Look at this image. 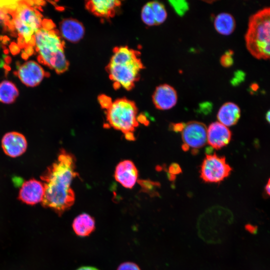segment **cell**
<instances>
[{
    "instance_id": "1",
    "label": "cell",
    "mask_w": 270,
    "mask_h": 270,
    "mask_svg": "<svg viewBox=\"0 0 270 270\" xmlns=\"http://www.w3.org/2000/svg\"><path fill=\"white\" fill-rule=\"evenodd\" d=\"M76 168L74 156L62 149L57 160L40 176L44 186V207L60 215L74 204L75 194L71 184L78 176Z\"/></svg>"
},
{
    "instance_id": "2",
    "label": "cell",
    "mask_w": 270,
    "mask_h": 270,
    "mask_svg": "<svg viewBox=\"0 0 270 270\" xmlns=\"http://www.w3.org/2000/svg\"><path fill=\"white\" fill-rule=\"evenodd\" d=\"M143 68L138 52L127 46L116 48L108 64L110 79L116 86L131 89Z\"/></svg>"
},
{
    "instance_id": "3",
    "label": "cell",
    "mask_w": 270,
    "mask_h": 270,
    "mask_svg": "<svg viewBox=\"0 0 270 270\" xmlns=\"http://www.w3.org/2000/svg\"><path fill=\"white\" fill-rule=\"evenodd\" d=\"M244 39L253 56L270 58V6L259 10L250 17Z\"/></svg>"
},
{
    "instance_id": "4",
    "label": "cell",
    "mask_w": 270,
    "mask_h": 270,
    "mask_svg": "<svg viewBox=\"0 0 270 270\" xmlns=\"http://www.w3.org/2000/svg\"><path fill=\"white\" fill-rule=\"evenodd\" d=\"M36 50L40 55L38 61L54 69L58 73L67 70L68 62L66 58L64 42L58 32L54 30H38L35 34Z\"/></svg>"
},
{
    "instance_id": "5",
    "label": "cell",
    "mask_w": 270,
    "mask_h": 270,
    "mask_svg": "<svg viewBox=\"0 0 270 270\" xmlns=\"http://www.w3.org/2000/svg\"><path fill=\"white\" fill-rule=\"evenodd\" d=\"M106 110L108 124L124 134L127 140H134V132L138 126L135 103L125 98H120L112 102Z\"/></svg>"
},
{
    "instance_id": "6",
    "label": "cell",
    "mask_w": 270,
    "mask_h": 270,
    "mask_svg": "<svg viewBox=\"0 0 270 270\" xmlns=\"http://www.w3.org/2000/svg\"><path fill=\"white\" fill-rule=\"evenodd\" d=\"M232 170L224 156L207 154L200 166V178L207 182H218L228 177Z\"/></svg>"
},
{
    "instance_id": "7",
    "label": "cell",
    "mask_w": 270,
    "mask_h": 270,
    "mask_svg": "<svg viewBox=\"0 0 270 270\" xmlns=\"http://www.w3.org/2000/svg\"><path fill=\"white\" fill-rule=\"evenodd\" d=\"M182 139L184 144L194 150L204 146L207 141L206 126L199 122L191 121L186 124L182 131Z\"/></svg>"
},
{
    "instance_id": "8",
    "label": "cell",
    "mask_w": 270,
    "mask_h": 270,
    "mask_svg": "<svg viewBox=\"0 0 270 270\" xmlns=\"http://www.w3.org/2000/svg\"><path fill=\"white\" fill-rule=\"evenodd\" d=\"M44 194V186L42 182L31 178L22 185L18 198L26 204L34 205L42 202Z\"/></svg>"
},
{
    "instance_id": "9",
    "label": "cell",
    "mask_w": 270,
    "mask_h": 270,
    "mask_svg": "<svg viewBox=\"0 0 270 270\" xmlns=\"http://www.w3.org/2000/svg\"><path fill=\"white\" fill-rule=\"evenodd\" d=\"M28 146L24 135L17 132L6 133L2 139V147L4 154L11 158H16L25 152Z\"/></svg>"
},
{
    "instance_id": "10",
    "label": "cell",
    "mask_w": 270,
    "mask_h": 270,
    "mask_svg": "<svg viewBox=\"0 0 270 270\" xmlns=\"http://www.w3.org/2000/svg\"><path fill=\"white\" fill-rule=\"evenodd\" d=\"M11 15L16 16L24 24L35 32L42 28V14L36 8L28 6L25 1H18V6Z\"/></svg>"
},
{
    "instance_id": "11",
    "label": "cell",
    "mask_w": 270,
    "mask_h": 270,
    "mask_svg": "<svg viewBox=\"0 0 270 270\" xmlns=\"http://www.w3.org/2000/svg\"><path fill=\"white\" fill-rule=\"evenodd\" d=\"M178 96L174 88L168 84L157 86L152 95V102L158 110H166L174 107L176 104Z\"/></svg>"
},
{
    "instance_id": "12",
    "label": "cell",
    "mask_w": 270,
    "mask_h": 270,
    "mask_svg": "<svg viewBox=\"0 0 270 270\" xmlns=\"http://www.w3.org/2000/svg\"><path fill=\"white\" fill-rule=\"evenodd\" d=\"M138 177V170L134 163L130 160H124L120 162L116 168L114 178L125 188H133Z\"/></svg>"
},
{
    "instance_id": "13",
    "label": "cell",
    "mask_w": 270,
    "mask_h": 270,
    "mask_svg": "<svg viewBox=\"0 0 270 270\" xmlns=\"http://www.w3.org/2000/svg\"><path fill=\"white\" fill-rule=\"evenodd\" d=\"M232 137L230 130L220 122L212 123L207 130V140L208 144L216 150L227 145Z\"/></svg>"
},
{
    "instance_id": "14",
    "label": "cell",
    "mask_w": 270,
    "mask_h": 270,
    "mask_svg": "<svg viewBox=\"0 0 270 270\" xmlns=\"http://www.w3.org/2000/svg\"><path fill=\"white\" fill-rule=\"evenodd\" d=\"M18 76L26 86L34 87L38 85L46 76L45 72L38 64L28 61L18 68Z\"/></svg>"
},
{
    "instance_id": "15",
    "label": "cell",
    "mask_w": 270,
    "mask_h": 270,
    "mask_svg": "<svg viewBox=\"0 0 270 270\" xmlns=\"http://www.w3.org/2000/svg\"><path fill=\"white\" fill-rule=\"evenodd\" d=\"M60 34L66 40L76 42L81 40L84 34L83 25L78 20L68 18L64 20L60 25Z\"/></svg>"
},
{
    "instance_id": "16",
    "label": "cell",
    "mask_w": 270,
    "mask_h": 270,
    "mask_svg": "<svg viewBox=\"0 0 270 270\" xmlns=\"http://www.w3.org/2000/svg\"><path fill=\"white\" fill-rule=\"evenodd\" d=\"M240 116L238 106L232 102L224 104L219 109L217 118L220 123L226 126L236 124Z\"/></svg>"
},
{
    "instance_id": "17",
    "label": "cell",
    "mask_w": 270,
    "mask_h": 270,
    "mask_svg": "<svg viewBox=\"0 0 270 270\" xmlns=\"http://www.w3.org/2000/svg\"><path fill=\"white\" fill-rule=\"evenodd\" d=\"M86 5L88 10L96 15L108 18L113 14L116 8L120 5V2L115 0H93L88 1Z\"/></svg>"
},
{
    "instance_id": "18",
    "label": "cell",
    "mask_w": 270,
    "mask_h": 270,
    "mask_svg": "<svg viewBox=\"0 0 270 270\" xmlns=\"http://www.w3.org/2000/svg\"><path fill=\"white\" fill-rule=\"evenodd\" d=\"M72 226L76 234L80 236H89L95 229V221L90 214L83 213L75 218Z\"/></svg>"
},
{
    "instance_id": "19",
    "label": "cell",
    "mask_w": 270,
    "mask_h": 270,
    "mask_svg": "<svg viewBox=\"0 0 270 270\" xmlns=\"http://www.w3.org/2000/svg\"><path fill=\"white\" fill-rule=\"evenodd\" d=\"M214 26L219 34L224 36L230 35L236 27L234 18L228 13H220L214 19Z\"/></svg>"
},
{
    "instance_id": "20",
    "label": "cell",
    "mask_w": 270,
    "mask_h": 270,
    "mask_svg": "<svg viewBox=\"0 0 270 270\" xmlns=\"http://www.w3.org/2000/svg\"><path fill=\"white\" fill-rule=\"evenodd\" d=\"M18 96V91L15 85L8 80L0 83V102L4 104L12 103Z\"/></svg>"
},
{
    "instance_id": "21",
    "label": "cell",
    "mask_w": 270,
    "mask_h": 270,
    "mask_svg": "<svg viewBox=\"0 0 270 270\" xmlns=\"http://www.w3.org/2000/svg\"><path fill=\"white\" fill-rule=\"evenodd\" d=\"M154 14L156 25L162 24L167 18V13L164 6L157 1L150 2Z\"/></svg>"
},
{
    "instance_id": "22",
    "label": "cell",
    "mask_w": 270,
    "mask_h": 270,
    "mask_svg": "<svg viewBox=\"0 0 270 270\" xmlns=\"http://www.w3.org/2000/svg\"><path fill=\"white\" fill-rule=\"evenodd\" d=\"M141 18L142 22L148 26L156 25L154 14L150 2L143 6L141 12Z\"/></svg>"
},
{
    "instance_id": "23",
    "label": "cell",
    "mask_w": 270,
    "mask_h": 270,
    "mask_svg": "<svg viewBox=\"0 0 270 270\" xmlns=\"http://www.w3.org/2000/svg\"><path fill=\"white\" fill-rule=\"evenodd\" d=\"M138 182L144 192L148 193L152 196L157 195L156 189L160 187V182L150 180H140Z\"/></svg>"
},
{
    "instance_id": "24",
    "label": "cell",
    "mask_w": 270,
    "mask_h": 270,
    "mask_svg": "<svg viewBox=\"0 0 270 270\" xmlns=\"http://www.w3.org/2000/svg\"><path fill=\"white\" fill-rule=\"evenodd\" d=\"M169 2L175 12L180 16H182L188 9V4L185 0H170Z\"/></svg>"
},
{
    "instance_id": "25",
    "label": "cell",
    "mask_w": 270,
    "mask_h": 270,
    "mask_svg": "<svg viewBox=\"0 0 270 270\" xmlns=\"http://www.w3.org/2000/svg\"><path fill=\"white\" fill-rule=\"evenodd\" d=\"M232 52L228 50L222 56L220 60L221 64L226 68L231 66L233 64Z\"/></svg>"
},
{
    "instance_id": "26",
    "label": "cell",
    "mask_w": 270,
    "mask_h": 270,
    "mask_svg": "<svg viewBox=\"0 0 270 270\" xmlns=\"http://www.w3.org/2000/svg\"><path fill=\"white\" fill-rule=\"evenodd\" d=\"M117 270H140V267L132 262H124L121 264Z\"/></svg>"
},
{
    "instance_id": "27",
    "label": "cell",
    "mask_w": 270,
    "mask_h": 270,
    "mask_svg": "<svg viewBox=\"0 0 270 270\" xmlns=\"http://www.w3.org/2000/svg\"><path fill=\"white\" fill-rule=\"evenodd\" d=\"M100 104L104 108L108 110L112 104L110 98L106 96H101L98 98Z\"/></svg>"
},
{
    "instance_id": "28",
    "label": "cell",
    "mask_w": 270,
    "mask_h": 270,
    "mask_svg": "<svg viewBox=\"0 0 270 270\" xmlns=\"http://www.w3.org/2000/svg\"><path fill=\"white\" fill-rule=\"evenodd\" d=\"M169 174L175 176L182 172L180 166L176 163H173L170 165L168 168Z\"/></svg>"
},
{
    "instance_id": "29",
    "label": "cell",
    "mask_w": 270,
    "mask_h": 270,
    "mask_svg": "<svg viewBox=\"0 0 270 270\" xmlns=\"http://www.w3.org/2000/svg\"><path fill=\"white\" fill-rule=\"evenodd\" d=\"M42 28L46 30H53L54 24L51 20L44 19L42 20Z\"/></svg>"
},
{
    "instance_id": "30",
    "label": "cell",
    "mask_w": 270,
    "mask_h": 270,
    "mask_svg": "<svg viewBox=\"0 0 270 270\" xmlns=\"http://www.w3.org/2000/svg\"><path fill=\"white\" fill-rule=\"evenodd\" d=\"M186 124L184 123L172 124L170 128L175 132H180L183 130Z\"/></svg>"
},
{
    "instance_id": "31",
    "label": "cell",
    "mask_w": 270,
    "mask_h": 270,
    "mask_svg": "<svg viewBox=\"0 0 270 270\" xmlns=\"http://www.w3.org/2000/svg\"><path fill=\"white\" fill-rule=\"evenodd\" d=\"M9 48L12 54L13 55H16L20 52V48L15 42H11Z\"/></svg>"
},
{
    "instance_id": "32",
    "label": "cell",
    "mask_w": 270,
    "mask_h": 270,
    "mask_svg": "<svg viewBox=\"0 0 270 270\" xmlns=\"http://www.w3.org/2000/svg\"><path fill=\"white\" fill-rule=\"evenodd\" d=\"M244 74L242 72H237L235 75L234 78L232 80V84H236L238 82H240L241 80H244Z\"/></svg>"
},
{
    "instance_id": "33",
    "label": "cell",
    "mask_w": 270,
    "mask_h": 270,
    "mask_svg": "<svg viewBox=\"0 0 270 270\" xmlns=\"http://www.w3.org/2000/svg\"><path fill=\"white\" fill-rule=\"evenodd\" d=\"M18 45L20 48H25L28 46L24 38L22 37H19L18 38Z\"/></svg>"
},
{
    "instance_id": "34",
    "label": "cell",
    "mask_w": 270,
    "mask_h": 270,
    "mask_svg": "<svg viewBox=\"0 0 270 270\" xmlns=\"http://www.w3.org/2000/svg\"><path fill=\"white\" fill-rule=\"evenodd\" d=\"M24 51L28 56H31L34 54V50L32 46L28 45L24 48Z\"/></svg>"
},
{
    "instance_id": "35",
    "label": "cell",
    "mask_w": 270,
    "mask_h": 270,
    "mask_svg": "<svg viewBox=\"0 0 270 270\" xmlns=\"http://www.w3.org/2000/svg\"><path fill=\"white\" fill-rule=\"evenodd\" d=\"M137 120L138 121H139L140 122L146 126L148 124V121L144 116H140L137 118Z\"/></svg>"
},
{
    "instance_id": "36",
    "label": "cell",
    "mask_w": 270,
    "mask_h": 270,
    "mask_svg": "<svg viewBox=\"0 0 270 270\" xmlns=\"http://www.w3.org/2000/svg\"><path fill=\"white\" fill-rule=\"evenodd\" d=\"M76 270H99L97 268L92 266H84L79 268Z\"/></svg>"
},
{
    "instance_id": "37",
    "label": "cell",
    "mask_w": 270,
    "mask_h": 270,
    "mask_svg": "<svg viewBox=\"0 0 270 270\" xmlns=\"http://www.w3.org/2000/svg\"><path fill=\"white\" fill-rule=\"evenodd\" d=\"M28 45L30 46H36V38H35V36L32 35V36L31 39L28 42Z\"/></svg>"
},
{
    "instance_id": "38",
    "label": "cell",
    "mask_w": 270,
    "mask_h": 270,
    "mask_svg": "<svg viewBox=\"0 0 270 270\" xmlns=\"http://www.w3.org/2000/svg\"><path fill=\"white\" fill-rule=\"evenodd\" d=\"M265 191L266 194L270 196V178L268 179V182L265 186Z\"/></svg>"
},
{
    "instance_id": "39",
    "label": "cell",
    "mask_w": 270,
    "mask_h": 270,
    "mask_svg": "<svg viewBox=\"0 0 270 270\" xmlns=\"http://www.w3.org/2000/svg\"><path fill=\"white\" fill-rule=\"evenodd\" d=\"M2 58L4 60V62H6V64H10L12 62V58L10 56L3 54Z\"/></svg>"
},
{
    "instance_id": "40",
    "label": "cell",
    "mask_w": 270,
    "mask_h": 270,
    "mask_svg": "<svg viewBox=\"0 0 270 270\" xmlns=\"http://www.w3.org/2000/svg\"><path fill=\"white\" fill-rule=\"evenodd\" d=\"M34 4L37 6H44L46 4V2L43 0H34Z\"/></svg>"
},
{
    "instance_id": "41",
    "label": "cell",
    "mask_w": 270,
    "mask_h": 270,
    "mask_svg": "<svg viewBox=\"0 0 270 270\" xmlns=\"http://www.w3.org/2000/svg\"><path fill=\"white\" fill-rule=\"evenodd\" d=\"M21 56L22 58L24 60H27L29 56L24 50H22Z\"/></svg>"
},
{
    "instance_id": "42",
    "label": "cell",
    "mask_w": 270,
    "mask_h": 270,
    "mask_svg": "<svg viewBox=\"0 0 270 270\" xmlns=\"http://www.w3.org/2000/svg\"><path fill=\"white\" fill-rule=\"evenodd\" d=\"M266 118L267 122L270 124V109L266 113Z\"/></svg>"
},
{
    "instance_id": "43",
    "label": "cell",
    "mask_w": 270,
    "mask_h": 270,
    "mask_svg": "<svg viewBox=\"0 0 270 270\" xmlns=\"http://www.w3.org/2000/svg\"><path fill=\"white\" fill-rule=\"evenodd\" d=\"M4 68L6 71H9L10 70V67L8 64H4Z\"/></svg>"
},
{
    "instance_id": "44",
    "label": "cell",
    "mask_w": 270,
    "mask_h": 270,
    "mask_svg": "<svg viewBox=\"0 0 270 270\" xmlns=\"http://www.w3.org/2000/svg\"><path fill=\"white\" fill-rule=\"evenodd\" d=\"M4 62L3 60L0 59V68H4Z\"/></svg>"
},
{
    "instance_id": "45",
    "label": "cell",
    "mask_w": 270,
    "mask_h": 270,
    "mask_svg": "<svg viewBox=\"0 0 270 270\" xmlns=\"http://www.w3.org/2000/svg\"><path fill=\"white\" fill-rule=\"evenodd\" d=\"M10 39L8 37L6 36H3V40H2L8 42L10 41Z\"/></svg>"
},
{
    "instance_id": "46",
    "label": "cell",
    "mask_w": 270,
    "mask_h": 270,
    "mask_svg": "<svg viewBox=\"0 0 270 270\" xmlns=\"http://www.w3.org/2000/svg\"><path fill=\"white\" fill-rule=\"evenodd\" d=\"M4 53L6 54H7L9 53V50L8 49L4 50Z\"/></svg>"
},
{
    "instance_id": "47",
    "label": "cell",
    "mask_w": 270,
    "mask_h": 270,
    "mask_svg": "<svg viewBox=\"0 0 270 270\" xmlns=\"http://www.w3.org/2000/svg\"><path fill=\"white\" fill-rule=\"evenodd\" d=\"M16 66L17 68L18 69V68H20V63H19L18 62H16Z\"/></svg>"
},
{
    "instance_id": "48",
    "label": "cell",
    "mask_w": 270,
    "mask_h": 270,
    "mask_svg": "<svg viewBox=\"0 0 270 270\" xmlns=\"http://www.w3.org/2000/svg\"><path fill=\"white\" fill-rule=\"evenodd\" d=\"M3 40V36H0V41H2Z\"/></svg>"
},
{
    "instance_id": "49",
    "label": "cell",
    "mask_w": 270,
    "mask_h": 270,
    "mask_svg": "<svg viewBox=\"0 0 270 270\" xmlns=\"http://www.w3.org/2000/svg\"><path fill=\"white\" fill-rule=\"evenodd\" d=\"M14 75H15V76H16V75H18V72H14Z\"/></svg>"
},
{
    "instance_id": "50",
    "label": "cell",
    "mask_w": 270,
    "mask_h": 270,
    "mask_svg": "<svg viewBox=\"0 0 270 270\" xmlns=\"http://www.w3.org/2000/svg\"><path fill=\"white\" fill-rule=\"evenodd\" d=\"M8 74V71H6V70L5 72V76H7V74Z\"/></svg>"
}]
</instances>
